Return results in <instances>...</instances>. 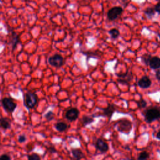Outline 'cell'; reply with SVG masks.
Wrapping results in <instances>:
<instances>
[{"mask_svg": "<svg viewBox=\"0 0 160 160\" xmlns=\"http://www.w3.org/2000/svg\"><path fill=\"white\" fill-rule=\"evenodd\" d=\"M145 121L148 122H152L160 119V108L152 107L146 109L144 112Z\"/></svg>", "mask_w": 160, "mask_h": 160, "instance_id": "6da1fadb", "label": "cell"}, {"mask_svg": "<svg viewBox=\"0 0 160 160\" xmlns=\"http://www.w3.org/2000/svg\"><path fill=\"white\" fill-rule=\"evenodd\" d=\"M38 101V97L34 92L28 91L24 96V105L29 109L34 108Z\"/></svg>", "mask_w": 160, "mask_h": 160, "instance_id": "7a4b0ae2", "label": "cell"}, {"mask_svg": "<svg viewBox=\"0 0 160 160\" xmlns=\"http://www.w3.org/2000/svg\"><path fill=\"white\" fill-rule=\"evenodd\" d=\"M117 129L119 131L128 134L131 129H132V124L130 121L126 119H120L117 122Z\"/></svg>", "mask_w": 160, "mask_h": 160, "instance_id": "3957f363", "label": "cell"}, {"mask_svg": "<svg viewBox=\"0 0 160 160\" xmlns=\"http://www.w3.org/2000/svg\"><path fill=\"white\" fill-rule=\"evenodd\" d=\"M2 105L4 109L9 112H13L16 108V104L11 98L5 97L1 100Z\"/></svg>", "mask_w": 160, "mask_h": 160, "instance_id": "277c9868", "label": "cell"}, {"mask_svg": "<svg viewBox=\"0 0 160 160\" xmlns=\"http://www.w3.org/2000/svg\"><path fill=\"white\" fill-rule=\"evenodd\" d=\"M48 62L52 66L59 68L64 64V58L61 55L56 54L49 58Z\"/></svg>", "mask_w": 160, "mask_h": 160, "instance_id": "5b68a950", "label": "cell"}, {"mask_svg": "<svg viewBox=\"0 0 160 160\" xmlns=\"http://www.w3.org/2000/svg\"><path fill=\"white\" fill-rule=\"evenodd\" d=\"M122 11H123V9L120 6L112 7L108 11L107 13L108 18L110 21H114L121 14Z\"/></svg>", "mask_w": 160, "mask_h": 160, "instance_id": "8992f818", "label": "cell"}, {"mask_svg": "<svg viewBox=\"0 0 160 160\" xmlns=\"http://www.w3.org/2000/svg\"><path fill=\"white\" fill-rule=\"evenodd\" d=\"M117 76H118V79L117 81L121 84L126 85L129 84V82L133 78V76L131 74V73L128 71H126L125 73L118 74Z\"/></svg>", "mask_w": 160, "mask_h": 160, "instance_id": "52a82bcc", "label": "cell"}, {"mask_svg": "<svg viewBox=\"0 0 160 160\" xmlns=\"http://www.w3.org/2000/svg\"><path fill=\"white\" fill-rule=\"evenodd\" d=\"M79 114V111L76 108H72L66 112L65 117L68 120L72 121L76 120L78 118Z\"/></svg>", "mask_w": 160, "mask_h": 160, "instance_id": "ba28073f", "label": "cell"}, {"mask_svg": "<svg viewBox=\"0 0 160 160\" xmlns=\"http://www.w3.org/2000/svg\"><path fill=\"white\" fill-rule=\"evenodd\" d=\"M95 146L98 151L102 153H105L109 150V145L107 144V142L101 139H98L96 141Z\"/></svg>", "mask_w": 160, "mask_h": 160, "instance_id": "9c48e42d", "label": "cell"}, {"mask_svg": "<svg viewBox=\"0 0 160 160\" xmlns=\"http://www.w3.org/2000/svg\"><path fill=\"white\" fill-rule=\"evenodd\" d=\"M138 84L140 88L146 89V88H149L151 86V81L149 77H148L146 76H144L139 79V81L138 82Z\"/></svg>", "mask_w": 160, "mask_h": 160, "instance_id": "30bf717a", "label": "cell"}, {"mask_svg": "<svg viewBox=\"0 0 160 160\" xmlns=\"http://www.w3.org/2000/svg\"><path fill=\"white\" fill-rule=\"evenodd\" d=\"M71 154L72 155V160H81L85 158V155L82 151L78 148L72 149Z\"/></svg>", "mask_w": 160, "mask_h": 160, "instance_id": "8fae6325", "label": "cell"}, {"mask_svg": "<svg viewBox=\"0 0 160 160\" xmlns=\"http://www.w3.org/2000/svg\"><path fill=\"white\" fill-rule=\"evenodd\" d=\"M19 42V37L18 35L16 34V33L14 31H12L11 34V37L9 39V44L12 46V51L15 49L16 48V45Z\"/></svg>", "mask_w": 160, "mask_h": 160, "instance_id": "7c38bea8", "label": "cell"}, {"mask_svg": "<svg viewBox=\"0 0 160 160\" xmlns=\"http://www.w3.org/2000/svg\"><path fill=\"white\" fill-rule=\"evenodd\" d=\"M149 66L152 69H157L160 68V58L158 56L151 57L149 62Z\"/></svg>", "mask_w": 160, "mask_h": 160, "instance_id": "4fadbf2b", "label": "cell"}, {"mask_svg": "<svg viewBox=\"0 0 160 160\" xmlns=\"http://www.w3.org/2000/svg\"><path fill=\"white\" fill-rule=\"evenodd\" d=\"M103 110H104V115L107 116L109 118H111V116H112V114L116 111V107L114 104H109L108 106L106 108H104Z\"/></svg>", "mask_w": 160, "mask_h": 160, "instance_id": "5bb4252c", "label": "cell"}, {"mask_svg": "<svg viewBox=\"0 0 160 160\" xmlns=\"http://www.w3.org/2000/svg\"><path fill=\"white\" fill-rule=\"evenodd\" d=\"M0 127L4 129H8L11 128V122L7 118H0Z\"/></svg>", "mask_w": 160, "mask_h": 160, "instance_id": "9a60e30c", "label": "cell"}, {"mask_svg": "<svg viewBox=\"0 0 160 160\" xmlns=\"http://www.w3.org/2000/svg\"><path fill=\"white\" fill-rule=\"evenodd\" d=\"M54 127L59 132H63L68 128V125L64 122H58L55 124Z\"/></svg>", "mask_w": 160, "mask_h": 160, "instance_id": "2e32d148", "label": "cell"}, {"mask_svg": "<svg viewBox=\"0 0 160 160\" xmlns=\"http://www.w3.org/2000/svg\"><path fill=\"white\" fill-rule=\"evenodd\" d=\"M94 118L92 117L89 116L84 115L81 118V122H82V124L84 126H85L86 125H88V124H90L91 123L94 122Z\"/></svg>", "mask_w": 160, "mask_h": 160, "instance_id": "e0dca14e", "label": "cell"}, {"mask_svg": "<svg viewBox=\"0 0 160 160\" xmlns=\"http://www.w3.org/2000/svg\"><path fill=\"white\" fill-rule=\"evenodd\" d=\"M150 157L149 153L146 151H141L138 156V160H148Z\"/></svg>", "mask_w": 160, "mask_h": 160, "instance_id": "ac0fdd59", "label": "cell"}, {"mask_svg": "<svg viewBox=\"0 0 160 160\" xmlns=\"http://www.w3.org/2000/svg\"><path fill=\"white\" fill-rule=\"evenodd\" d=\"M154 8L153 7H151V6H149V7H148L145 9L144 10V13L149 18H152L154 14Z\"/></svg>", "mask_w": 160, "mask_h": 160, "instance_id": "d6986e66", "label": "cell"}, {"mask_svg": "<svg viewBox=\"0 0 160 160\" xmlns=\"http://www.w3.org/2000/svg\"><path fill=\"white\" fill-rule=\"evenodd\" d=\"M109 34L111 35V38L112 39H116L119 37L120 33H119V31L118 29H116V28H113V29H111L109 31Z\"/></svg>", "mask_w": 160, "mask_h": 160, "instance_id": "ffe728a7", "label": "cell"}, {"mask_svg": "<svg viewBox=\"0 0 160 160\" xmlns=\"http://www.w3.org/2000/svg\"><path fill=\"white\" fill-rule=\"evenodd\" d=\"M44 118L45 119L48 121H50L51 120H52L54 118V114L52 111H48L45 115H44Z\"/></svg>", "mask_w": 160, "mask_h": 160, "instance_id": "44dd1931", "label": "cell"}, {"mask_svg": "<svg viewBox=\"0 0 160 160\" xmlns=\"http://www.w3.org/2000/svg\"><path fill=\"white\" fill-rule=\"evenodd\" d=\"M151 58V56L150 54H144L141 57L142 61L147 66L149 64V62Z\"/></svg>", "mask_w": 160, "mask_h": 160, "instance_id": "7402d4cb", "label": "cell"}, {"mask_svg": "<svg viewBox=\"0 0 160 160\" xmlns=\"http://www.w3.org/2000/svg\"><path fill=\"white\" fill-rule=\"evenodd\" d=\"M28 160H41V158L38 154L33 153L28 155Z\"/></svg>", "mask_w": 160, "mask_h": 160, "instance_id": "603a6c76", "label": "cell"}, {"mask_svg": "<svg viewBox=\"0 0 160 160\" xmlns=\"http://www.w3.org/2000/svg\"><path fill=\"white\" fill-rule=\"evenodd\" d=\"M137 104H138V106L139 108H145L147 105V102L146 101H144V99H141L140 100L138 101H137Z\"/></svg>", "mask_w": 160, "mask_h": 160, "instance_id": "cb8c5ba5", "label": "cell"}, {"mask_svg": "<svg viewBox=\"0 0 160 160\" xmlns=\"http://www.w3.org/2000/svg\"><path fill=\"white\" fill-rule=\"evenodd\" d=\"M0 160H11V158L9 155L4 154L0 156Z\"/></svg>", "mask_w": 160, "mask_h": 160, "instance_id": "d4e9b609", "label": "cell"}, {"mask_svg": "<svg viewBox=\"0 0 160 160\" xmlns=\"http://www.w3.org/2000/svg\"><path fill=\"white\" fill-rule=\"evenodd\" d=\"M26 140V137L25 135L24 134H22V135H20L19 137H18V142H20V143H22L24 142H25Z\"/></svg>", "mask_w": 160, "mask_h": 160, "instance_id": "484cf974", "label": "cell"}, {"mask_svg": "<svg viewBox=\"0 0 160 160\" xmlns=\"http://www.w3.org/2000/svg\"><path fill=\"white\" fill-rule=\"evenodd\" d=\"M154 8V11L158 12V13H160V2H159Z\"/></svg>", "mask_w": 160, "mask_h": 160, "instance_id": "4316f807", "label": "cell"}, {"mask_svg": "<svg viewBox=\"0 0 160 160\" xmlns=\"http://www.w3.org/2000/svg\"><path fill=\"white\" fill-rule=\"evenodd\" d=\"M156 77L158 80H160V69H158L156 72Z\"/></svg>", "mask_w": 160, "mask_h": 160, "instance_id": "83f0119b", "label": "cell"}, {"mask_svg": "<svg viewBox=\"0 0 160 160\" xmlns=\"http://www.w3.org/2000/svg\"><path fill=\"white\" fill-rule=\"evenodd\" d=\"M156 138L160 140V130L156 134Z\"/></svg>", "mask_w": 160, "mask_h": 160, "instance_id": "f1b7e54d", "label": "cell"}, {"mask_svg": "<svg viewBox=\"0 0 160 160\" xmlns=\"http://www.w3.org/2000/svg\"><path fill=\"white\" fill-rule=\"evenodd\" d=\"M49 151L51 152H56V149H54V147H51V148H50V149H49Z\"/></svg>", "mask_w": 160, "mask_h": 160, "instance_id": "f546056e", "label": "cell"}, {"mask_svg": "<svg viewBox=\"0 0 160 160\" xmlns=\"http://www.w3.org/2000/svg\"><path fill=\"white\" fill-rule=\"evenodd\" d=\"M124 160H134L133 159H131V158H126V159H124Z\"/></svg>", "mask_w": 160, "mask_h": 160, "instance_id": "4dcf8cb0", "label": "cell"}, {"mask_svg": "<svg viewBox=\"0 0 160 160\" xmlns=\"http://www.w3.org/2000/svg\"><path fill=\"white\" fill-rule=\"evenodd\" d=\"M158 151H159V153H160V150H158Z\"/></svg>", "mask_w": 160, "mask_h": 160, "instance_id": "1f68e13d", "label": "cell"}]
</instances>
